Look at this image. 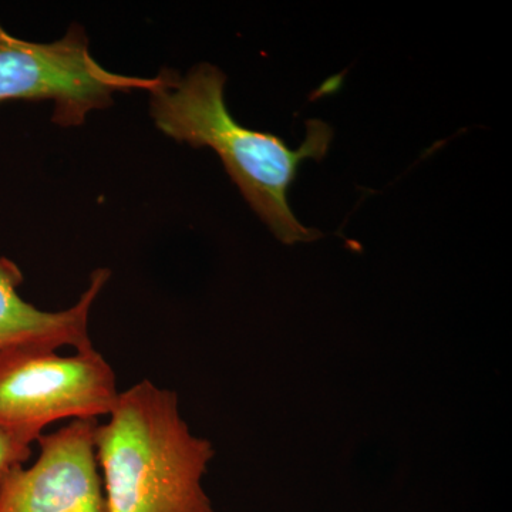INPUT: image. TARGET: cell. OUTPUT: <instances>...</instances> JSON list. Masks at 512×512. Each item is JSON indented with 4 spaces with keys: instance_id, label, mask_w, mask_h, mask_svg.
I'll return each instance as SVG.
<instances>
[{
    "instance_id": "6da1fadb",
    "label": "cell",
    "mask_w": 512,
    "mask_h": 512,
    "mask_svg": "<svg viewBox=\"0 0 512 512\" xmlns=\"http://www.w3.org/2000/svg\"><path fill=\"white\" fill-rule=\"evenodd\" d=\"M225 83L227 76L214 64H197L185 76L164 67L148 92L151 119L177 143L214 150L249 207L279 241H316L322 234L296 220L288 191L303 161L326 156L332 128L325 121L309 120L305 141L291 150L281 138L242 127L231 116Z\"/></svg>"
},
{
    "instance_id": "7a4b0ae2",
    "label": "cell",
    "mask_w": 512,
    "mask_h": 512,
    "mask_svg": "<svg viewBox=\"0 0 512 512\" xmlns=\"http://www.w3.org/2000/svg\"><path fill=\"white\" fill-rule=\"evenodd\" d=\"M107 512H214L201 480L214 457L180 414L177 393L141 380L94 434Z\"/></svg>"
},
{
    "instance_id": "3957f363",
    "label": "cell",
    "mask_w": 512,
    "mask_h": 512,
    "mask_svg": "<svg viewBox=\"0 0 512 512\" xmlns=\"http://www.w3.org/2000/svg\"><path fill=\"white\" fill-rule=\"evenodd\" d=\"M116 373L90 348L72 356L45 348L0 352V431L32 446L50 424L109 416L119 399Z\"/></svg>"
},
{
    "instance_id": "277c9868",
    "label": "cell",
    "mask_w": 512,
    "mask_h": 512,
    "mask_svg": "<svg viewBox=\"0 0 512 512\" xmlns=\"http://www.w3.org/2000/svg\"><path fill=\"white\" fill-rule=\"evenodd\" d=\"M156 84L157 76L143 79L104 69L90 53L82 26L73 25L56 42L35 43L0 25V103L53 101L57 126H82L93 111L113 106L117 93H148Z\"/></svg>"
},
{
    "instance_id": "5b68a950",
    "label": "cell",
    "mask_w": 512,
    "mask_h": 512,
    "mask_svg": "<svg viewBox=\"0 0 512 512\" xmlns=\"http://www.w3.org/2000/svg\"><path fill=\"white\" fill-rule=\"evenodd\" d=\"M97 426V420H72L43 433L35 463L13 468L0 483V512H107Z\"/></svg>"
},
{
    "instance_id": "8992f818",
    "label": "cell",
    "mask_w": 512,
    "mask_h": 512,
    "mask_svg": "<svg viewBox=\"0 0 512 512\" xmlns=\"http://www.w3.org/2000/svg\"><path fill=\"white\" fill-rule=\"evenodd\" d=\"M111 276L110 269L93 272L89 288L79 301L59 312L37 309L19 295L25 281L15 262L0 256V352L10 348H94L89 333L90 312Z\"/></svg>"
},
{
    "instance_id": "52a82bcc",
    "label": "cell",
    "mask_w": 512,
    "mask_h": 512,
    "mask_svg": "<svg viewBox=\"0 0 512 512\" xmlns=\"http://www.w3.org/2000/svg\"><path fill=\"white\" fill-rule=\"evenodd\" d=\"M32 457V446L6 436L0 431V483L13 468L25 466Z\"/></svg>"
}]
</instances>
